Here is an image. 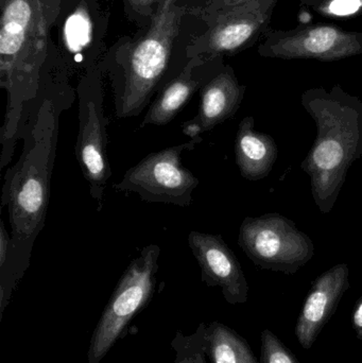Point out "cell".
<instances>
[{
	"label": "cell",
	"instance_id": "cell-1",
	"mask_svg": "<svg viewBox=\"0 0 362 363\" xmlns=\"http://www.w3.org/2000/svg\"><path fill=\"white\" fill-rule=\"evenodd\" d=\"M72 96L42 86L23 136L18 161L9 168L2 186L1 207L8 206L11 249L0 264V315L29 268L34 243L46 221L51 177L59 142L60 118Z\"/></svg>",
	"mask_w": 362,
	"mask_h": 363
},
{
	"label": "cell",
	"instance_id": "cell-2",
	"mask_svg": "<svg viewBox=\"0 0 362 363\" xmlns=\"http://www.w3.org/2000/svg\"><path fill=\"white\" fill-rule=\"evenodd\" d=\"M0 86L6 91L0 169L10 165L42 89L47 57L43 0H0Z\"/></svg>",
	"mask_w": 362,
	"mask_h": 363
},
{
	"label": "cell",
	"instance_id": "cell-3",
	"mask_svg": "<svg viewBox=\"0 0 362 363\" xmlns=\"http://www.w3.org/2000/svg\"><path fill=\"white\" fill-rule=\"evenodd\" d=\"M302 106L314 119L317 136L301 168L323 215L333 211L349 169L362 157V101L336 85L304 91Z\"/></svg>",
	"mask_w": 362,
	"mask_h": 363
},
{
	"label": "cell",
	"instance_id": "cell-4",
	"mask_svg": "<svg viewBox=\"0 0 362 363\" xmlns=\"http://www.w3.org/2000/svg\"><path fill=\"white\" fill-rule=\"evenodd\" d=\"M182 16L176 0H163L146 35L123 61L120 78L115 85V114L118 118L140 116L152 104L153 96L165 86L163 81Z\"/></svg>",
	"mask_w": 362,
	"mask_h": 363
},
{
	"label": "cell",
	"instance_id": "cell-5",
	"mask_svg": "<svg viewBox=\"0 0 362 363\" xmlns=\"http://www.w3.org/2000/svg\"><path fill=\"white\" fill-rule=\"evenodd\" d=\"M159 255V245H147L123 273L91 337L89 363L101 362L130 321L150 302L157 286Z\"/></svg>",
	"mask_w": 362,
	"mask_h": 363
},
{
	"label": "cell",
	"instance_id": "cell-6",
	"mask_svg": "<svg viewBox=\"0 0 362 363\" xmlns=\"http://www.w3.org/2000/svg\"><path fill=\"white\" fill-rule=\"evenodd\" d=\"M238 245L257 268L287 275L295 274L315 255L312 239L278 213L244 218Z\"/></svg>",
	"mask_w": 362,
	"mask_h": 363
},
{
	"label": "cell",
	"instance_id": "cell-7",
	"mask_svg": "<svg viewBox=\"0 0 362 363\" xmlns=\"http://www.w3.org/2000/svg\"><path fill=\"white\" fill-rule=\"evenodd\" d=\"M202 142L203 138L199 136L184 144L150 153L130 168L123 180L113 187L118 191L137 194L140 200L146 202L188 207L200 181L191 170L183 167L182 155L193 150Z\"/></svg>",
	"mask_w": 362,
	"mask_h": 363
},
{
	"label": "cell",
	"instance_id": "cell-8",
	"mask_svg": "<svg viewBox=\"0 0 362 363\" xmlns=\"http://www.w3.org/2000/svg\"><path fill=\"white\" fill-rule=\"evenodd\" d=\"M78 95L79 133L74 151L83 177L89 183V194L97 203L96 209L101 211L106 185L112 177L106 151L108 118L104 113L99 83H83Z\"/></svg>",
	"mask_w": 362,
	"mask_h": 363
},
{
	"label": "cell",
	"instance_id": "cell-9",
	"mask_svg": "<svg viewBox=\"0 0 362 363\" xmlns=\"http://www.w3.org/2000/svg\"><path fill=\"white\" fill-rule=\"evenodd\" d=\"M259 53L270 59L339 61L362 55V33L327 23L304 26L290 31H267Z\"/></svg>",
	"mask_w": 362,
	"mask_h": 363
},
{
	"label": "cell",
	"instance_id": "cell-10",
	"mask_svg": "<svg viewBox=\"0 0 362 363\" xmlns=\"http://www.w3.org/2000/svg\"><path fill=\"white\" fill-rule=\"evenodd\" d=\"M278 0H254L205 18L210 28L188 47V55L216 59L244 49L268 29Z\"/></svg>",
	"mask_w": 362,
	"mask_h": 363
},
{
	"label": "cell",
	"instance_id": "cell-11",
	"mask_svg": "<svg viewBox=\"0 0 362 363\" xmlns=\"http://www.w3.org/2000/svg\"><path fill=\"white\" fill-rule=\"evenodd\" d=\"M189 247L201 269V279L208 287H219L229 304L240 305L249 298V284L234 252L220 234L193 230Z\"/></svg>",
	"mask_w": 362,
	"mask_h": 363
},
{
	"label": "cell",
	"instance_id": "cell-12",
	"mask_svg": "<svg viewBox=\"0 0 362 363\" xmlns=\"http://www.w3.org/2000/svg\"><path fill=\"white\" fill-rule=\"evenodd\" d=\"M348 264H338L317 277L308 291L295 328L303 349L310 350L350 288Z\"/></svg>",
	"mask_w": 362,
	"mask_h": 363
},
{
	"label": "cell",
	"instance_id": "cell-13",
	"mask_svg": "<svg viewBox=\"0 0 362 363\" xmlns=\"http://www.w3.org/2000/svg\"><path fill=\"white\" fill-rule=\"evenodd\" d=\"M246 89L238 82L230 66L223 67L200 89L199 111L193 119L183 123V134L191 140L199 138L235 116Z\"/></svg>",
	"mask_w": 362,
	"mask_h": 363
},
{
	"label": "cell",
	"instance_id": "cell-14",
	"mask_svg": "<svg viewBox=\"0 0 362 363\" xmlns=\"http://www.w3.org/2000/svg\"><path fill=\"white\" fill-rule=\"evenodd\" d=\"M208 61L210 60L203 57H193L180 74L155 96L140 129L146 125L162 127L171 123L188 104L196 91L201 89L222 69L223 67L208 72V68L204 66Z\"/></svg>",
	"mask_w": 362,
	"mask_h": 363
},
{
	"label": "cell",
	"instance_id": "cell-15",
	"mask_svg": "<svg viewBox=\"0 0 362 363\" xmlns=\"http://www.w3.org/2000/svg\"><path fill=\"white\" fill-rule=\"evenodd\" d=\"M235 162L242 178L250 182L269 176L278 157V148L271 135L255 131V121L247 116L240 121L235 138Z\"/></svg>",
	"mask_w": 362,
	"mask_h": 363
},
{
	"label": "cell",
	"instance_id": "cell-16",
	"mask_svg": "<svg viewBox=\"0 0 362 363\" xmlns=\"http://www.w3.org/2000/svg\"><path fill=\"white\" fill-rule=\"evenodd\" d=\"M204 351L212 363H259L244 338L218 321L206 325Z\"/></svg>",
	"mask_w": 362,
	"mask_h": 363
},
{
	"label": "cell",
	"instance_id": "cell-17",
	"mask_svg": "<svg viewBox=\"0 0 362 363\" xmlns=\"http://www.w3.org/2000/svg\"><path fill=\"white\" fill-rule=\"evenodd\" d=\"M91 31L93 25L86 9L79 8L66 21L64 28L66 48L72 53L81 52L91 43Z\"/></svg>",
	"mask_w": 362,
	"mask_h": 363
},
{
	"label": "cell",
	"instance_id": "cell-18",
	"mask_svg": "<svg viewBox=\"0 0 362 363\" xmlns=\"http://www.w3.org/2000/svg\"><path fill=\"white\" fill-rule=\"evenodd\" d=\"M206 325L201 323L193 334L185 336L176 332L171 345L176 351L174 363H208L204 351V332Z\"/></svg>",
	"mask_w": 362,
	"mask_h": 363
},
{
	"label": "cell",
	"instance_id": "cell-19",
	"mask_svg": "<svg viewBox=\"0 0 362 363\" xmlns=\"http://www.w3.org/2000/svg\"><path fill=\"white\" fill-rule=\"evenodd\" d=\"M301 4L333 18H348L362 13V0H301Z\"/></svg>",
	"mask_w": 362,
	"mask_h": 363
},
{
	"label": "cell",
	"instance_id": "cell-20",
	"mask_svg": "<svg viewBox=\"0 0 362 363\" xmlns=\"http://www.w3.org/2000/svg\"><path fill=\"white\" fill-rule=\"evenodd\" d=\"M261 341L259 363H300L295 354L271 330H263Z\"/></svg>",
	"mask_w": 362,
	"mask_h": 363
},
{
	"label": "cell",
	"instance_id": "cell-21",
	"mask_svg": "<svg viewBox=\"0 0 362 363\" xmlns=\"http://www.w3.org/2000/svg\"><path fill=\"white\" fill-rule=\"evenodd\" d=\"M251 1H254V0H206L205 8L202 10L201 14L203 18H208V17L222 12L227 9L242 6V4Z\"/></svg>",
	"mask_w": 362,
	"mask_h": 363
},
{
	"label": "cell",
	"instance_id": "cell-22",
	"mask_svg": "<svg viewBox=\"0 0 362 363\" xmlns=\"http://www.w3.org/2000/svg\"><path fill=\"white\" fill-rule=\"evenodd\" d=\"M352 324L358 340L362 341V296L357 301L352 313Z\"/></svg>",
	"mask_w": 362,
	"mask_h": 363
},
{
	"label": "cell",
	"instance_id": "cell-23",
	"mask_svg": "<svg viewBox=\"0 0 362 363\" xmlns=\"http://www.w3.org/2000/svg\"><path fill=\"white\" fill-rule=\"evenodd\" d=\"M157 1V0H129L130 4H131V6H133L135 10L149 9Z\"/></svg>",
	"mask_w": 362,
	"mask_h": 363
}]
</instances>
